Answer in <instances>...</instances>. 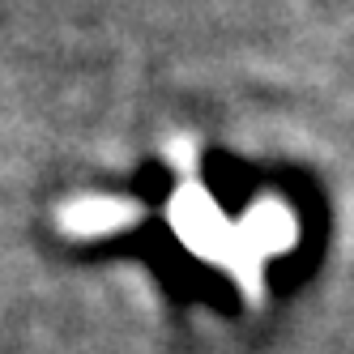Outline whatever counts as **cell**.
I'll use <instances>...</instances> for the list:
<instances>
[{
  "instance_id": "1",
  "label": "cell",
  "mask_w": 354,
  "mask_h": 354,
  "mask_svg": "<svg viewBox=\"0 0 354 354\" xmlns=\"http://www.w3.org/2000/svg\"><path fill=\"white\" fill-rule=\"evenodd\" d=\"M175 226H180V235L192 243V248H201V252H209V248H218L226 235V222L214 214V205L205 196H201L196 188H188V192H180L175 196Z\"/></svg>"
},
{
  "instance_id": "2",
  "label": "cell",
  "mask_w": 354,
  "mask_h": 354,
  "mask_svg": "<svg viewBox=\"0 0 354 354\" xmlns=\"http://www.w3.org/2000/svg\"><path fill=\"white\" fill-rule=\"evenodd\" d=\"M133 222V205H115V201H82V205L64 209V226L77 235H98V231H115V226Z\"/></svg>"
}]
</instances>
